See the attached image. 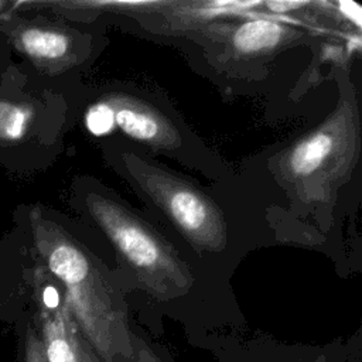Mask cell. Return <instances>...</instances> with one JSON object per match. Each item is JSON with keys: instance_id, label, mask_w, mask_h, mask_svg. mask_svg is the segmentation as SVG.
<instances>
[{"instance_id": "obj_6", "label": "cell", "mask_w": 362, "mask_h": 362, "mask_svg": "<svg viewBox=\"0 0 362 362\" xmlns=\"http://www.w3.org/2000/svg\"><path fill=\"white\" fill-rule=\"evenodd\" d=\"M37 332L47 362H83L85 339L65 298L52 308L41 304Z\"/></svg>"}, {"instance_id": "obj_14", "label": "cell", "mask_w": 362, "mask_h": 362, "mask_svg": "<svg viewBox=\"0 0 362 362\" xmlns=\"http://www.w3.org/2000/svg\"><path fill=\"white\" fill-rule=\"evenodd\" d=\"M355 6H356V4H355L354 1H341V3H339L341 11H342L349 20H352V21L359 27V25H361V8L352 11V8H354Z\"/></svg>"}, {"instance_id": "obj_3", "label": "cell", "mask_w": 362, "mask_h": 362, "mask_svg": "<svg viewBox=\"0 0 362 362\" xmlns=\"http://www.w3.org/2000/svg\"><path fill=\"white\" fill-rule=\"evenodd\" d=\"M86 208L136 283L161 301L189 291L194 276L174 246L115 195L89 192Z\"/></svg>"}, {"instance_id": "obj_15", "label": "cell", "mask_w": 362, "mask_h": 362, "mask_svg": "<svg viewBox=\"0 0 362 362\" xmlns=\"http://www.w3.org/2000/svg\"><path fill=\"white\" fill-rule=\"evenodd\" d=\"M83 362H100V359L96 356V354L92 351L89 344L85 341V354H83Z\"/></svg>"}, {"instance_id": "obj_1", "label": "cell", "mask_w": 362, "mask_h": 362, "mask_svg": "<svg viewBox=\"0 0 362 362\" xmlns=\"http://www.w3.org/2000/svg\"><path fill=\"white\" fill-rule=\"evenodd\" d=\"M49 270L64 283L65 300L83 339L103 362H132L134 345L123 296L103 262L64 232L42 240Z\"/></svg>"}, {"instance_id": "obj_10", "label": "cell", "mask_w": 362, "mask_h": 362, "mask_svg": "<svg viewBox=\"0 0 362 362\" xmlns=\"http://www.w3.org/2000/svg\"><path fill=\"white\" fill-rule=\"evenodd\" d=\"M85 124L88 130L95 136L109 134L115 127V117H113L112 107L102 99L93 103L85 115Z\"/></svg>"}, {"instance_id": "obj_12", "label": "cell", "mask_w": 362, "mask_h": 362, "mask_svg": "<svg viewBox=\"0 0 362 362\" xmlns=\"http://www.w3.org/2000/svg\"><path fill=\"white\" fill-rule=\"evenodd\" d=\"M133 345H134V354H133L132 362H164L141 339L134 337Z\"/></svg>"}, {"instance_id": "obj_2", "label": "cell", "mask_w": 362, "mask_h": 362, "mask_svg": "<svg viewBox=\"0 0 362 362\" xmlns=\"http://www.w3.org/2000/svg\"><path fill=\"white\" fill-rule=\"evenodd\" d=\"M359 150L358 102L346 90L325 120L276 157V174L300 201L327 204L352 174Z\"/></svg>"}, {"instance_id": "obj_5", "label": "cell", "mask_w": 362, "mask_h": 362, "mask_svg": "<svg viewBox=\"0 0 362 362\" xmlns=\"http://www.w3.org/2000/svg\"><path fill=\"white\" fill-rule=\"evenodd\" d=\"M102 100L113 110L115 127L127 137L157 150H173L181 146V133L177 126L148 102L123 92H107Z\"/></svg>"}, {"instance_id": "obj_16", "label": "cell", "mask_w": 362, "mask_h": 362, "mask_svg": "<svg viewBox=\"0 0 362 362\" xmlns=\"http://www.w3.org/2000/svg\"><path fill=\"white\" fill-rule=\"evenodd\" d=\"M315 362H325V361H324V358H321L320 361H315Z\"/></svg>"}, {"instance_id": "obj_7", "label": "cell", "mask_w": 362, "mask_h": 362, "mask_svg": "<svg viewBox=\"0 0 362 362\" xmlns=\"http://www.w3.org/2000/svg\"><path fill=\"white\" fill-rule=\"evenodd\" d=\"M290 34L288 28L274 20H249L232 33V49L239 57H257L277 48Z\"/></svg>"}, {"instance_id": "obj_8", "label": "cell", "mask_w": 362, "mask_h": 362, "mask_svg": "<svg viewBox=\"0 0 362 362\" xmlns=\"http://www.w3.org/2000/svg\"><path fill=\"white\" fill-rule=\"evenodd\" d=\"M24 49L35 58L59 61L69 58L72 41L68 34L49 28H30L21 35Z\"/></svg>"}, {"instance_id": "obj_9", "label": "cell", "mask_w": 362, "mask_h": 362, "mask_svg": "<svg viewBox=\"0 0 362 362\" xmlns=\"http://www.w3.org/2000/svg\"><path fill=\"white\" fill-rule=\"evenodd\" d=\"M27 117V112L20 106L0 102V137L18 139L24 132Z\"/></svg>"}, {"instance_id": "obj_13", "label": "cell", "mask_w": 362, "mask_h": 362, "mask_svg": "<svg viewBox=\"0 0 362 362\" xmlns=\"http://www.w3.org/2000/svg\"><path fill=\"white\" fill-rule=\"evenodd\" d=\"M307 4H308L307 1H287V0H284V1H267L266 3V6L274 13H287V11L304 7Z\"/></svg>"}, {"instance_id": "obj_4", "label": "cell", "mask_w": 362, "mask_h": 362, "mask_svg": "<svg viewBox=\"0 0 362 362\" xmlns=\"http://www.w3.org/2000/svg\"><path fill=\"white\" fill-rule=\"evenodd\" d=\"M119 157L127 180L192 247L205 252L225 249L228 228L223 214L204 191L139 154L123 151Z\"/></svg>"}, {"instance_id": "obj_11", "label": "cell", "mask_w": 362, "mask_h": 362, "mask_svg": "<svg viewBox=\"0 0 362 362\" xmlns=\"http://www.w3.org/2000/svg\"><path fill=\"white\" fill-rule=\"evenodd\" d=\"M20 362H47L37 328L27 325L20 344Z\"/></svg>"}]
</instances>
